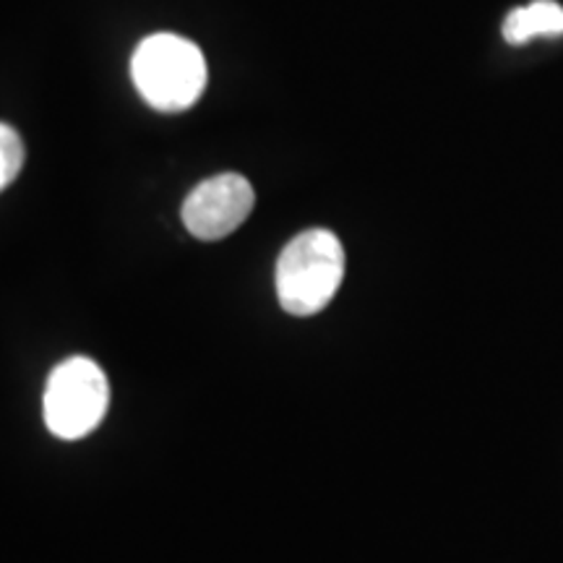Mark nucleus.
Wrapping results in <instances>:
<instances>
[{"mask_svg":"<svg viewBox=\"0 0 563 563\" xmlns=\"http://www.w3.org/2000/svg\"><path fill=\"white\" fill-rule=\"evenodd\" d=\"M131 76L146 104L159 112L194 108L207 89V60L191 40L159 32L139 42Z\"/></svg>","mask_w":563,"mask_h":563,"instance_id":"obj_1","label":"nucleus"},{"mask_svg":"<svg viewBox=\"0 0 563 563\" xmlns=\"http://www.w3.org/2000/svg\"><path fill=\"white\" fill-rule=\"evenodd\" d=\"M344 277V249L329 230H306L295 235L277 262L279 306L292 316L323 311L340 290Z\"/></svg>","mask_w":563,"mask_h":563,"instance_id":"obj_2","label":"nucleus"},{"mask_svg":"<svg viewBox=\"0 0 563 563\" xmlns=\"http://www.w3.org/2000/svg\"><path fill=\"white\" fill-rule=\"evenodd\" d=\"M110 405L104 371L89 357H68L45 386V422L63 441L84 439L100 426Z\"/></svg>","mask_w":563,"mask_h":563,"instance_id":"obj_3","label":"nucleus"},{"mask_svg":"<svg viewBox=\"0 0 563 563\" xmlns=\"http://www.w3.org/2000/svg\"><path fill=\"white\" fill-rule=\"evenodd\" d=\"M256 194L249 178L222 173L199 183L183 203V224L199 241H222L249 220Z\"/></svg>","mask_w":563,"mask_h":563,"instance_id":"obj_4","label":"nucleus"},{"mask_svg":"<svg viewBox=\"0 0 563 563\" xmlns=\"http://www.w3.org/2000/svg\"><path fill=\"white\" fill-rule=\"evenodd\" d=\"M563 34V5L555 0H532L530 5L514 9L504 21V40L509 45H527L534 37Z\"/></svg>","mask_w":563,"mask_h":563,"instance_id":"obj_5","label":"nucleus"},{"mask_svg":"<svg viewBox=\"0 0 563 563\" xmlns=\"http://www.w3.org/2000/svg\"><path fill=\"white\" fill-rule=\"evenodd\" d=\"M21 167H24V141L11 125L0 123V191H5L19 178Z\"/></svg>","mask_w":563,"mask_h":563,"instance_id":"obj_6","label":"nucleus"}]
</instances>
